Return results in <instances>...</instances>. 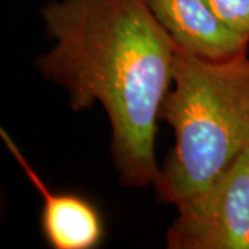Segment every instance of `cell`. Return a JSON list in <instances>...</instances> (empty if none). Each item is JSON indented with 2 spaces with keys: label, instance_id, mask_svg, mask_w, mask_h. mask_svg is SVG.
Segmentation results:
<instances>
[{
  "label": "cell",
  "instance_id": "3",
  "mask_svg": "<svg viewBox=\"0 0 249 249\" xmlns=\"http://www.w3.org/2000/svg\"><path fill=\"white\" fill-rule=\"evenodd\" d=\"M176 206L169 249H249V148L204 191Z\"/></svg>",
  "mask_w": 249,
  "mask_h": 249
},
{
  "label": "cell",
  "instance_id": "1",
  "mask_svg": "<svg viewBox=\"0 0 249 249\" xmlns=\"http://www.w3.org/2000/svg\"><path fill=\"white\" fill-rule=\"evenodd\" d=\"M54 47L36 70L62 86L79 112H107L119 183L154 186L162 101L172 85L176 43L144 0H52L40 10Z\"/></svg>",
  "mask_w": 249,
  "mask_h": 249
},
{
  "label": "cell",
  "instance_id": "4",
  "mask_svg": "<svg viewBox=\"0 0 249 249\" xmlns=\"http://www.w3.org/2000/svg\"><path fill=\"white\" fill-rule=\"evenodd\" d=\"M0 136L43 199L40 231L49 247L53 249L98 248L107 231L104 217L97 205L76 193H55L50 190L43 178L32 169L4 129H0Z\"/></svg>",
  "mask_w": 249,
  "mask_h": 249
},
{
  "label": "cell",
  "instance_id": "6",
  "mask_svg": "<svg viewBox=\"0 0 249 249\" xmlns=\"http://www.w3.org/2000/svg\"><path fill=\"white\" fill-rule=\"evenodd\" d=\"M224 27L249 39V0H205Z\"/></svg>",
  "mask_w": 249,
  "mask_h": 249
},
{
  "label": "cell",
  "instance_id": "5",
  "mask_svg": "<svg viewBox=\"0 0 249 249\" xmlns=\"http://www.w3.org/2000/svg\"><path fill=\"white\" fill-rule=\"evenodd\" d=\"M175 43L209 60L248 53L249 39L224 27L205 0H144Z\"/></svg>",
  "mask_w": 249,
  "mask_h": 249
},
{
  "label": "cell",
  "instance_id": "2",
  "mask_svg": "<svg viewBox=\"0 0 249 249\" xmlns=\"http://www.w3.org/2000/svg\"><path fill=\"white\" fill-rule=\"evenodd\" d=\"M160 121L173 129L176 142L154 188L160 202L178 205L249 148L248 53L209 60L176 45Z\"/></svg>",
  "mask_w": 249,
  "mask_h": 249
}]
</instances>
